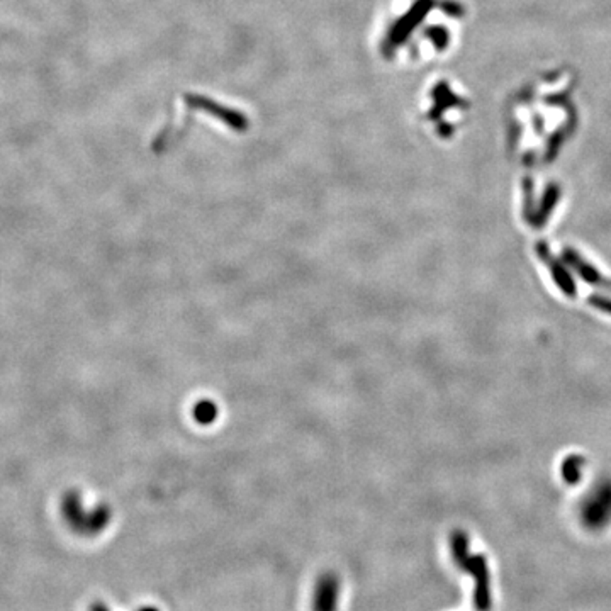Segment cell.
<instances>
[{
	"instance_id": "3",
	"label": "cell",
	"mask_w": 611,
	"mask_h": 611,
	"mask_svg": "<svg viewBox=\"0 0 611 611\" xmlns=\"http://www.w3.org/2000/svg\"><path fill=\"white\" fill-rule=\"evenodd\" d=\"M141 611H158V610H155V608H143Z\"/></svg>"
},
{
	"instance_id": "2",
	"label": "cell",
	"mask_w": 611,
	"mask_h": 611,
	"mask_svg": "<svg viewBox=\"0 0 611 611\" xmlns=\"http://www.w3.org/2000/svg\"><path fill=\"white\" fill-rule=\"evenodd\" d=\"M338 579L333 574L321 575L314 593V611H337Z\"/></svg>"
},
{
	"instance_id": "1",
	"label": "cell",
	"mask_w": 611,
	"mask_h": 611,
	"mask_svg": "<svg viewBox=\"0 0 611 611\" xmlns=\"http://www.w3.org/2000/svg\"><path fill=\"white\" fill-rule=\"evenodd\" d=\"M467 535L462 532H455L452 535V550H454L455 562L460 567L467 569L476 579L474 605L479 611H487L491 606L489 598V571H487L486 559L482 556H469L467 554Z\"/></svg>"
}]
</instances>
